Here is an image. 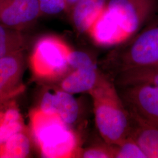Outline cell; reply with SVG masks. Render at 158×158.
Instances as JSON below:
<instances>
[{"label": "cell", "instance_id": "obj_6", "mask_svg": "<svg viewBox=\"0 0 158 158\" xmlns=\"http://www.w3.org/2000/svg\"><path fill=\"white\" fill-rule=\"evenodd\" d=\"M119 88L130 114L158 128V86L137 84Z\"/></svg>", "mask_w": 158, "mask_h": 158}, {"label": "cell", "instance_id": "obj_12", "mask_svg": "<svg viewBox=\"0 0 158 158\" xmlns=\"http://www.w3.org/2000/svg\"><path fill=\"white\" fill-rule=\"evenodd\" d=\"M117 87L145 84L158 86V68L149 69L123 74L113 80Z\"/></svg>", "mask_w": 158, "mask_h": 158}, {"label": "cell", "instance_id": "obj_19", "mask_svg": "<svg viewBox=\"0 0 158 158\" xmlns=\"http://www.w3.org/2000/svg\"><path fill=\"white\" fill-rule=\"evenodd\" d=\"M5 27L0 24V59L6 56L8 52L20 44L19 37L12 35Z\"/></svg>", "mask_w": 158, "mask_h": 158}, {"label": "cell", "instance_id": "obj_1", "mask_svg": "<svg viewBox=\"0 0 158 158\" xmlns=\"http://www.w3.org/2000/svg\"><path fill=\"white\" fill-rule=\"evenodd\" d=\"M158 8V0H107L87 34L97 45H118L137 34Z\"/></svg>", "mask_w": 158, "mask_h": 158}, {"label": "cell", "instance_id": "obj_17", "mask_svg": "<svg viewBox=\"0 0 158 158\" xmlns=\"http://www.w3.org/2000/svg\"><path fill=\"white\" fill-rule=\"evenodd\" d=\"M40 16H52L67 12L66 0H38Z\"/></svg>", "mask_w": 158, "mask_h": 158}, {"label": "cell", "instance_id": "obj_9", "mask_svg": "<svg viewBox=\"0 0 158 158\" xmlns=\"http://www.w3.org/2000/svg\"><path fill=\"white\" fill-rule=\"evenodd\" d=\"M40 111L57 115L65 124H73L80 114L79 103L72 94L65 91L46 92L42 98Z\"/></svg>", "mask_w": 158, "mask_h": 158}, {"label": "cell", "instance_id": "obj_14", "mask_svg": "<svg viewBox=\"0 0 158 158\" xmlns=\"http://www.w3.org/2000/svg\"><path fill=\"white\" fill-rule=\"evenodd\" d=\"M23 129L21 116L16 109L8 110L0 119V146Z\"/></svg>", "mask_w": 158, "mask_h": 158}, {"label": "cell", "instance_id": "obj_8", "mask_svg": "<svg viewBox=\"0 0 158 158\" xmlns=\"http://www.w3.org/2000/svg\"><path fill=\"white\" fill-rule=\"evenodd\" d=\"M40 17L38 0H0V23L6 27L22 28Z\"/></svg>", "mask_w": 158, "mask_h": 158}, {"label": "cell", "instance_id": "obj_18", "mask_svg": "<svg viewBox=\"0 0 158 158\" xmlns=\"http://www.w3.org/2000/svg\"><path fill=\"white\" fill-rule=\"evenodd\" d=\"M77 156L83 158H110L114 157L113 145H99L80 149Z\"/></svg>", "mask_w": 158, "mask_h": 158}, {"label": "cell", "instance_id": "obj_5", "mask_svg": "<svg viewBox=\"0 0 158 158\" xmlns=\"http://www.w3.org/2000/svg\"><path fill=\"white\" fill-rule=\"evenodd\" d=\"M72 49L62 39L54 36L40 38L34 48L32 64L36 74L42 77L55 78L64 73L70 66Z\"/></svg>", "mask_w": 158, "mask_h": 158}, {"label": "cell", "instance_id": "obj_7", "mask_svg": "<svg viewBox=\"0 0 158 158\" xmlns=\"http://www.w3.org/2000/svg\"><path fill=\"white\" fill-rule=\"evenodd\" d=\"M69 63L74 70L63 80L61 89L72 94L89 93L95 87L101 73L96 63L85 52L72 50Z\"/></svg>", "mask_w": 158, "mask_h": 158}, {"label": "cell", "instance_id": "obj_2", "mask_svg": "<svg viewBox=\"0 0 158 158\" xmlns=\"http://www.w3.org/2000/svg\"><path fill=\"white\" fill-rule=\"evenodd\" d=\"M101 66L112 80L123 74L158 68V8L137 34L108 53Z\"/></svg>", "mask_w": 158, "mask_h": 158}, {"label": "cell", "instance_id": "obj_16", "mask_svg": "<svg viewBox=\"0 0 158 158\" xmlns=\"http://www.w3.org/2000/svg\"><path fill=\"white\" fill-rule=\"evenodd\" d=\"M19 62L14 56H6L0 59V91L17 73Z\"/></svg>", "mask_w": 158, "mask_h": 158}, {"label": "cell", "instance_id": "obj_3", "mask_svg": "<svg viewBox=\"0 0 158 158\" xmlns=\"http://www.w3.org/2000/svg\"><path fill=\"white\" fill-rule=\"evenodd\" d=\"M89 93L96 126L105 143L115 145L130 136L133 119L113 80L101 72L95 87Z\"/></svg>", "mask_w": 158, "mask_h": 158}, {"label": "cell", "instance_id": "obj_4", "mask_svg": "<svg viewBox=\"0 0 158 158\" xmlns=\"http://www.w3.org/2000/svg\"><path fill=\"white\" fill-rule=\"evenodd\" d=\"M34 132L43 157L77 156L80 149L77 136L57 115L38 111L34 117Z\"/></svg>", "mask_w": 158, "mask_h": 158}, {"label": "cell", "instance_id": "obj_13", "mask_svg": "<svg viewBox=\"0 0 158 158\" xmlns=\"http://www.w3.org/2000/svg\"><path fill=\"white\" fill-rule=\"evenodd\" d=\"M1 146L2 147L0 151L1 158H25L30 150L28 137L21 132L12 136Z\"/></svg>", "mask_w": 158, "mask_h": 158}, {"label": "cell", "instance_id": "obj_10", "mask_svg": "<svg viewBox=\"0 0 158 158\" xmlns=\"http://www.w3.org/2000/svg\"><path fill=\"white\" fill-rule=\"evenodd\" d=\"M107 0H78L69 12L74 28L87 33L91 25L102 11Z\"/></svg>", "mask_w": 158, "mask_h": 158}, {"label": "cell", "instance_id": "obj_20", "mask_svg": "<svg viewBox=\"0 0 158 158\" xmlns=\"http://www.w3.org/2000/svg\"><path fill=\"white\" fill-rule=\"evenodd\" d=\"M78 0H66V4H67V13L68 14L72 10V8L75 5V4L77 2Z\"/></svg>", "mask_w": 158, "mask_h": 158}, {"label": "cell", "instance_id": "obj_11", "mask_svg": "<svg viewBox=\"0 0 158 158\" xmlns=\"http://www.w3.org/2000/svg\"><path fill=\"white\" fill-rule=\"evenodd\" d=\"M131 117L133 126L130 136L141 148L147 158H158V128L135 116Z\"/></svg>", "mask_w": 158, "mask_h": 158}, {"label": "cell", "instance_id": "obj_15", "mask_svg": "<svg viewBox=\"0 0 158 158\" xmlns=\"http://www.w3.org/2000/svg\"><path fill=\"white\" fill-rule=\"evenodd\" d=\"M113 158H147L141 148L130 136L118 144L113 145Z\"/></svg>", "mask_w": 158, "mask_h": 158}]
</instances>
